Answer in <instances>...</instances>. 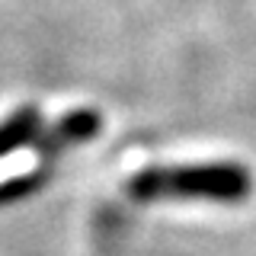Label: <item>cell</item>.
Instances as JSON below:
<instances>
[{"label":"cell","mask_w":256,"mask_h":256,"mask_svg":"<svg viewBox=\"0 0 256 256\" xmlns=\"http://www.w3.org/2000/svg\"><path fill=\"white\" fill-rule=\"evenodd\" d=\"M253 192V176L244 164H180L148 166L125 182V196L134 202L164 198H212V202H244Z\"/></svg>","instance_id":"cell-1"},{"label":"cell","mask_w":256,"mask_h":256,"mask_svg":"<svg viewBox=\"0 0 256 256\" xmlns=\"http://www.w3.org/2000/svg\"><path fill=\"white\" fill-rule=\"evenodd\" d=\"M100 128H102V122H100V112L96 109H74L38 134L36 150H38V157H58L68 148L93 141L100 134Z\"/></svg>","instance_id":"cell-2"},{"label":"cell","mask_w":256,"mask_h":256,"mask_svg":"<svg viewBox=\"0 0 256 256\" xmlns=\"http://www.w3.org/2000/svg\"><path fill=\"white\" fill-rule=\"evenodd\" d=\"M38 134H42V112L36 106L16 109L10 118L0 122V157H6V154H13V150L38 141Z\"/></svg>","instance_id":"cell-3"},{"label":"cell","mask_w":256,"mask_h":256,"mask_svg":"<svg viewBox=\"0 0 256 256\" xmlns=\"http://www.w3.org/2000/svg\"><path fill=\"white\" fill-rule=\"evenodd\" d=\"M45 180H48L45 170H32L26 176H10V180H4L0 182V205H13V202H20V198L36 196V192L45 186Z\"/></svg>","instance_id":"cell-4"}]
</instances>
